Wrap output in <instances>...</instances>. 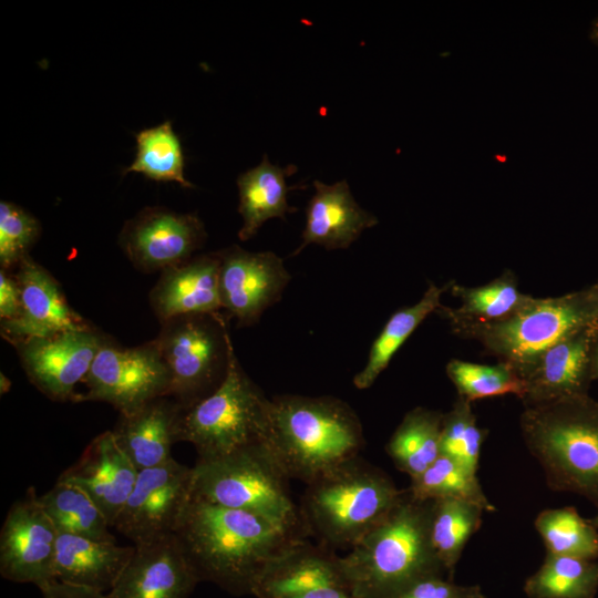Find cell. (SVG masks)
Returning a JSON list of instances; mask_svg holds the SVG:
<instances>
[{
  "mask_svg": "<svg viewBox=\"0 0 598 598\" xmlns=\"http://www.w3.org/2000/svg\"><path fill=\"white\" fill-rule=\"evenodd\" d=\"M592 377L598 378V339L595 342L591 358Z\"/></svg>",
  "mask_w": 598,
  "mask_h": 598,
  "instance_id": "42",
  "label": "cell"
},
{
  "mask_svg": "<svg viewBox=\"0 0 598 598\" xmlns=\"http://www.w3.org/2000/svg\"><path fill=\"white\" fill-rule=\"evenodd\" d=\"M313 186L315 194L306 208L302 243L292 255L311 244L328 250L348 248L364 229L378 224L377 217L355 202L346 181L330 185L315 181Z\"/></svg>",
  "mask_w": 598,
  "mask_h": 598,
  "instance_id": "22",
  "label": "cell"
},
{
  "mask_svg": "<svg viewBox=\"0 0 598 598\" xmlns=\"http://www.w3.org/2000/svg\"><path fill=\"white\" fill-rule=\"evenodd\" d=\"M228 319L221 312L189 313L161 323L155 340L171 374L167 396L182 409L207 398L225 379L231 346Z\"/></svg>",
  "mask_w": 598,
  "mask_h": 598,
  "instance_id": "9",
  "label": "cell"
},
{
  "mask_svg": "<svg viewBox=\"0 0 598 598\" xmlns=\"http://www.w3.org/2000/svg\"><path fill=\"white\" fill-rule=\"evenodd\" d=\"M59 532L43 509L34 488L14 502L0 532V575L39 589L55 580L53 566Z\"/></svg>",
  "mask_w": 598,
  "mask_h": 598,
  "instance_id": "12",
  "label": "cell"
},
{
  "mask_svg": "<svg viewBox=\"0 0 598 598\" xmlns=\"http://www.w3.org/2000/svg\"><path fill=\"white\" fill-rule=\"evenodd\" d=\"M192 497V467L171 458L140 471L113 527L134 545L174 534Z\"/></svg>",
  "mask_w": 598,
  "mask_h": 598,
  "instance_id": "11",
  "label": "cell"
},
{
  "mask_svg": "<svg viewBox=\"0 0 598 598\" xmlns=\"http://www.w3.org/2000/svg\"><path fill=\"white\" fill-rule=\"evenodd\" d=\"M406 491L413 499L420 502L451 498L475 504L485 512L496 509L484 494L477 474L443 455L421 475L411 480Z\"/></svg>",
  "mask_w": 598,
  "mask_h": 598,
  "instance_id": "33",
  "label": "cell"
},
{
  "mask_svg": "<svg viewBox=\"0 0 598 598\" xmlns=\"http://www.w3.org/2000/svg\"><path fill=\"white\" fill-rule=\"evenodd\" d=\"M446 373L458 396L470 402L505 394L522 400L525 393L523 378L506 362L489 365L453 359L446 365Z\"/></svg>",
  "mask_w": 598,
  "mask_h": 598,
  "instance_id": "35",
  "label": "cell"
},
{
  "mask_svg": "<svg viewBox=\"0 0 598 598\" xmlns=\"http://www.w3.org/2000/svg\"><path fill=\"white\" fill-rule=\"evenodd\" d=\"M430 514L431 501H415L405 489L390 514L340 557L352 598H391L420 578L443 575Z\"/></svg>",
  "mask_w": 598,
  "mask_h": 598,
  "instance_id": "3",
  "label": "cell"
},
{
  "mask_svg": "<svg viewBox=\"0 0 598 598\" xmlns=\"http://www.w3.org/2000/svg\"><path fill=\"white\" fill-rule=\"evenodd\" d=\"M448 290L461 300V306L450 308L442 305L435 313L442 318L454 317L472 321L504 319L523 308L533 298L518 290L517 279L511 270L478 287H465L452 281Z\"/></svg>",
  "mask_w": 598,
  "mask_h": 598,
  "instance_id": "29",
  "label": "cell"
},
{
  "mask_svg": "<svg viewBox=\"0 0 598 598\" xmlns=\"http://www.w3.org/2000/svg\"><path fill=\"white\" fill-rule=\"evenodd\" d=\"M39 499L59 534L115 540L103 512L76 484L58 477L54 486Z\"/></svg>",
  "mask_w": 598,
  "mask_h": 598,
  "instance_id": "28",
  "label": "cell"
},
{
  "mask_svg": "<svg viewBox=\"0 0 598 598\" xmlns=\"http://www.w3.org/2000/svg\"><path fill=\"white\" fill-rule=\"evenodd\" d=\"M589 38L596 45H598V17H596L591 22Z\"/></svg>",
  "mask_w": 598,
  "mask_h": 598,
  "instance_id": "43",
  "label": "cell"
},
{
  "mask_svg": "<svg viewBox=\"0 0 598 598\" xmlns=\"http://www.w3.org/2000/svg\"><path fill=\"white\" fill-rule=\"evenodd\" d=\"M328 587L349 590L340 557L326 545L296 542L266 567L252 595L257 598H295Z\"/></svg>",
  "mask_w": 598,
  "mask_h": 598,
  "instance_id": "20",
  "label": "cell"
},
{
  "mask_svg": "<svg viewBox=\"0 0 598 598\" xmlns=\"http://www.w3.org/2000/svg\"><path fill=\"white\" fill-rule=\"evenodd\" d=\"M391 598H486L477 585H457L443 575L415 580Z\"/></svg>",
  "mask_w": 598,
  "mask_h": 598,
  "instance_id": "38",
  "label": "cell"
},
{
  "mask_svg": "<svg viewBox=\"0 0 598 598\" xmlns=\"http://www.w3.org/2000/svg\"><path fill=\"white\" fill-rule=\"evenodd\" d=\"M520 430L550 489L598 506V402L585 394L526 406Z\"/></svg>",
  "mask_w": 598,
  "mask_h": 598,
  "instance_id": "4",
  "label": "cell"
},
{
  "mask_svg": "<svg viewBox=\"0 0 598 598\" xmlns=\"http://www.w3.org/2000/svg\"><path fill=\"white\" fill-rule=\"evenodd\" d=\"M14 278L20 288V312L1 321V334L13 346L90 327L70 307L56 279L30 255L20 261Z\"/></svg>",
  "mask_w": 598,
  "mask_h": 598,
  "instance_id": "17",
  "label": "cell"
},
{
  "mask_svg": "<svg viewBox=\"0 0 598 598\" xmlns=\"http://www.w3.org/2000/svg\"><path fill=\"white\" fill-rule=\"evenodd\" d=\"M83 381L87 390L74 401L107 402L120 414L167 396L171 388V374L155 339L132 348L107 340Z\"/></svg>",
  "mask_w": 598,
  "mask_h": 598,
  "instance_id": "10",
  "label": "cell"
},
{
  "mask_svg": "<svg viewBox=\"0 0 598 598\" xmlns=\"http://www.w3.org/2000/svg\"><path fill=\"white\" fill-rule=\"evenodd\" d=\"M450 287V282L437 287L430 282L423 297L414 305L396 310L385 322L373 341L364 368L353 378L359 390L370 388L391 359L420 323L441 306V297Z\"/></svg>",
  "mask_w": 598,
  "mask_h": 598,
  "instance_id": "26",
  "label": "cell"
},
{
  "mask_svg": "<svg viewBox=\"0 0 598 598\" xmlns=\"http://www.w3.org/2000/svg\"><path fill=\"white\" fill-rule=\"evenodd\" d=\"M283 474L306 484L358 457L360 419L333 396L278 395L269 400L261 443Z\"/></svg>",
  "mask_w": 598,
  "mask_h": 598,
  "instance_id": "2",
  "label": "cell"
},
{
  "mask_svg": "<svg viewBox=\"0 0 598 598\" xmlns=\"http://www.w3.org/2000/svg\"><path fill=\"white\" fill-rule=\"evenodd\" d=\"M40 590L43 598H109L106 592L56 579L42 586Z\"/></svg>",
  "mask_w": 598,
  "mask_h": 598,
  "instance_id": "40",
  "label": "cell"
},
{
  "mask_svg": "<svg viewBox=\"0 0 598 598\" xmlns=\"http://www.w3.org/2000/svg\"><path fill=\"white\" fill-rule=\"evenodd\" d=\"M21 308V296L18 281L14 277L0 271V319L7 321L16 318Z\"/></svg>",
  "mask_w": 598,
  "mask_h": 598,
  "instance_id": "39",
  "label": "cell"
},
{
  "mask_svg": "<svg viewBox=\"0 0 598 598\" xmlns=\"http://www.w3.org/2000/svg\"><path fill=\"white\" fill-rule=\"evenodd\" d=\"M199 582L174 534L135 545L109 598H188Z\"/></svg>",
  "mask_w": 598,
  "mask_h": 598,
  "instance_id": "18",
  "label": "cell"
},
{
  "mask_svg": "<svg viewBox=\"0 0 598 598\" xmlns=\"http://www.w3.org/2000/svg\"><path fill=\"white\" fill-rule=\"evenodd\" d=\"M220 259L221 308L239 327L258 322L276 303L291 276L282 259L272 251H248L237 245L217 251Z\"/></svg>",
  "mask_w": 598,
  "mask_h": 598,
  "instance_id": "14",
  "label": "cell"
},
{
  "mask_svg": "<svg viewBox=\"0 0 598 598\" xmlns=\"http://www.w3.org/2000/svg\"><path fill=\"white\" fill-rule=\"evenodd\" d=\"M443 413L417 406L409 411L386 444L398 470L411 480L421 475L440 456Z\"/></svg>",
  "mask_w": 598,
  "mask_h": 598,
  "instance_id": "27",
  "label": "cell"
},
{
  "mask_svg": "<svg viewBox=\"0 0 598 598\" xmlns=\"http://www.w3.org/2000/svg\"><path fill=\"white\" fill-rule=\"evenodd\" d=\"M205 239L196 214L146 207L124 224L118 244L136 269L150 274L187 261Z\"/></svg>",
  "mask_w": 598,
  "mask_h": 598,
  "instance_id": "15",
  "label": "cell"
},
{
  "mask_svg": "<svg viewBox=\"0 0 598 598\" xmlns=\"http://www.w3.org/2000/svg\"><path fill=\"white\" fill-rule=\"evenodd\" d=\"M484 512L482 507L464 501H431L430 539L436 557L450 576L466 543L478 530Z\"/></svg>",
  "mask_w": 598,
  "mask_h": 598,
  "instance_id": "30",
  "label": "cell"
},
{
  "mask_svg": "<svg viewBox=\"0 0 598 598\" xmlns=\"http://www.w3.org/2000/svg\"><path fill=\"white\" fill-rule=\"evenodd\" d=\"M107 339L92 327L63 331L14 344L29 381L53 401H74L76 384L86 377Z\"/></svg>",
  "mask_w": 598,
  "mask_h": 598,
  "instance_id": "13",
  "label": "cell"
},
{
  "mask_svg": "<svg viewBox=\"0 0 598 598\" xmlns=\"http://www.w3.org/2000/svg\"><path fill=\"white\" fill-rule=\"evenodd\" d=\"M535 527L547 553L582 559L598 558V530L591 520L582 518L575 507L542 511Z\"/></svg>",
  "mask_w": 598,
  "mask_h": 598,
  "instance_id": "34",
  "label": "cell"
},
{
  "mask_svg": "<svg viewBox=\"0 0 598 598\" xmlns=\"http://www.w3.org/2000/svg\"><path fill=\"white\" fill-rule=\"evenodd\" d=\"M135 550L116 540L60 534L53 573L56 580L109 592Z\"/></svg>",
  "mask_w": 598,
  "mask_h": 598,
  "instance_id": "24",
  "label": "cell"
},
{
  "mask_svg": "<svg viewBox=\"0 0 598 598\" xmlns=\"http://www.w3.org/2000/svg\"><path fill=\"white\" fill-rule=\"evenodd\" d=\"M268 408L269 399L244 371L231 343L225 379L207 398L182 409L176 442L192 443L203 460L260 444Z\"/></svg>",
  "mask_w": 598,
  "mask_h": 598,
  "instance_id": "8",
  "label": "cell"
},
{
  "mask_svg": "<svg viewBox=\"0 0 598 598\" xmlns=\"http://www.w3.org/2000/svg\"><path fill=\"white\" fill-rule=\"evenodd\" d=\"M597 590L598 561L549 553L524 585L528 598H594Z\"/></svg>",
  "mask_w": 598,
  "mask_h": 598,
  "instance_id": "31",
  "label": "cell"
},
{
  "mask_svg": "<svg viewBox=\"0 0 598 598\" xmlns=\"http://www.w3.org/2000/svg\"><path fill=\"white\" fill-rule=\"evenodd\" d=\"M219 269L216 251L162 270L150 293L151 307L159 322L189 313L220 312Z\"/></svg>",
  "mask_w": 598,
  "mask_h": 598,
  "instance_id": "21",
  "label": "cell"
},
{
  "mask_svg": "<svg viewBox=\"0 0 598 598\" xmlns=\"http://www.w3.org/2000/svg\"><path fill=\"white\" fill-rule=\"evenodd\" d=\"M598 321L558 340L543 351L522 374L526 406L585 395L592 377L591 358Z\"/></svg>",
  "mask_w": 598,
  "mask_h": 598,
  "instance_id": "16",
  "label": "cell"
},
{
  "mask_svg": "<svg viewBox=\"0 0 598 598\" xmlns=\"http://www.w3.org/2000/svg\"><path fill=\"white\" fill-rule=\"evenodd\" d=\"M174 535L199 581L252 595L269 563L305 534L260 515L190 497Z\"/></svg>",
  "mask_w": 598,
  "mask_h": 598,
  "instance_id": "1",
  "label": "cell"
},
{
  "mask_svg": "<svg viewBox=\"0 0 598 598\" xmlns=\"http://www.w3.org/2000/svg\"><path fill=\"white\" fill-rule=\"evenodd\" d=\"M591 522L598 528V515Z\"/></svg>",
  "mask_w": 598,
  "mask_h": 598,
  "instance_id": "45",
  "label": "cell"
},
{
  "mask_svg": "<svg viewBox=\"0 0 598 598\" xmlns=\"http://www.w3.org/2000/svg\"><path fill=\"white\" fill-rule=\"evenodd\" d=\"M486 436L487 430L477 425L471 402L458 396L452 409L443 413L440 455L477 474L481 447Z\"/></svg>",
  "mask_w": 598,
  "mask_h": 598,
  "instance_id": "36",
  "label": "cell"
},
{
  "mask_svg": "<svg viewBox=\"0 0 598 598\" xmlns=\"http://www.w3.org/2000/svg\"><path fill=\"white\" fill-rule=\"evenodd\" d=\"M288 481L260 443L221 457L197 458L192 497L254 513L306 535Z\"/></svg>",
  "mask_w": 598,
  "mask_h": 598,
  "instance_id": "6",
  "label": "cell"
},
{
  "mask_svg": "<svg viewBox=\"0 0 598 598\" xmlns=\"http://www.w3.org/2000/svg\"><path fill=\"white\" fill-rule=\"evenodd\" d=\"M295 171L296 167L292 165L285 168L274 165L268 161L267 155H264L259 165L238 176V212L243 218V225L238 231L240 240L245 241L254 237L268 219H285L287 214L297 210L288 204L286 183V177Z\"/></svg>",
  "mask_w": 598,
  "mask_h": 598,
  "instance_id": "25",
  "label": "cell"
},
{
  "mask_svg": "<svg viewBox=\"0 0 598 598\" xmlns=\"http://www.w3.org/2000/svg\"><path fill=\"white\" fill-rule=\"evenodd\" d=\"M10 388L9 380L1 374V393L7 392Z\"/></svg>",
  "mask_w": 598,
  "mask_h": 598,
  "instance_id": "44",
  "label": "cell"
},
{
  "mask_svg": "<svg viewBox=\"0 0 598 598\" xmlns=\"http://www.w3.org/2000/svg\"><path fill=\"white\" fill-rule=\"evenodd\" d=\"M182 408L169 396L150 401L140 409L120 414L112 430L120 447L138 471L168 462L176 443Z\"/></svg>",
  "mask_w": 598,
  "mask_h": 598,
  "instance_id": "23",
  "label": "cell"
},
{
  "mask_svg": "<svg viewBox=\"0 0 598 598\" xmlns=\"http://www.w3.org/2000/svg\"><path fill=\"white\" fill-rule=\"evenodd\" d=\"M135 140V158L123 174L137 173L155 182H175L182 187L194 188L185 177L183 146L171 121L140 131Z\"/></svg>",
  "mask_w": 598,
  "mask_h": 598,
  "instance_id": "32",
  "label": "cell"
},
{
  "mask_svg": "<svg viewBox=\"0 0 598 598\" xmlns=\"http://www.w3.org/2000/svg\"><path fill=\"white\" fill-rule=\"evenodd\" d=\"M38 219L19 205L0 202V265L7 270L29 255L40 236Z\"/></svg>",
  "mask_w": 598,
  "mask_h": 598,
  "instance_id": "37",
  "label": "cell"
},
{
  "mask_svg": "<svg viewBox=\"0 0 598 598\" xmlns=\"http://www.w3.org/2000/svg\"><path fill=\"white\" fill-rule=\"evenodd\" d=\"M138 473L113 432L105 431L93 439L78 462L59 477L85 491L113 527L135 486Z\"/></svg>",
  "mask_w": 598,
  "mask_h": 598,
  "instance_id": "19",
  "label": "cell"
},
{
  "mask_svg": "<svg viewBox=\"0 0 598 598\" xmlns=\"http://www.w3.org/2000/svg\"><path fill=\"white\" fill-rule=\"evenodd\" d=\"M403 495L384 472L354 457L308 483L299 512L323 545L351 548Z\"/></svg>",
  "mask_w": 598,
  "mask_h": 598,
  "instance_id": "5",
  "label": "cell"
},
{
  "mask_svg": "<svg viewBox=\"0 0 598 598\" xmlns=\"http://www.w3.org/2000/svg\"><path fill=\"white\" fill-rule=\"evenodd\" d=\"M461 338L478 341L488 355L511 364L522 377L548 347L598 321L584 290L556 298H532L513 315L495 321L444 318Z\"/></svg>",
  "mask_w": 598,
  "mask_h": 598,
  "instance_id": "7",
  "label": "cell"
},
{
  "mask_svg": "<svg viewBox=\"0 0 598 598\" xmlns=\"http://www.w3.org/2000/svg\"><path fill=\"white\" fill-rule=\"evenodd\" d=\"M584 292L588 301L598 310V282L589 289H585Z\"/></svg>",
  "mask_w": 598,
  "mask_h": 598,
  "instance_id": "41",
  "label": "cell"
}]
</instances>
